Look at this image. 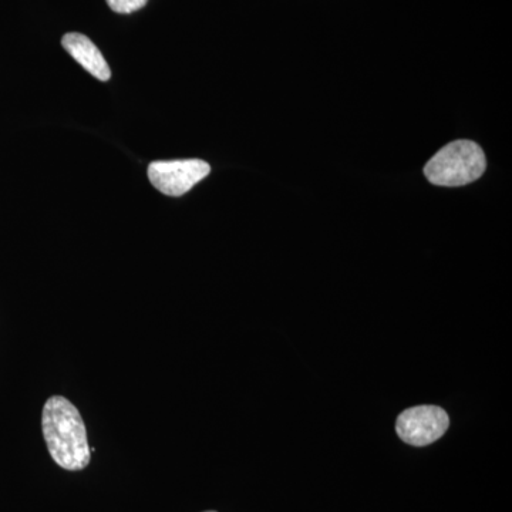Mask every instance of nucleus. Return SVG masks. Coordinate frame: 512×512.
<instances>
[{
  "mask_svg": "<svg viewBox=\"0 0 512 512\" xmlns=\"http://www.w3.org/2000/svg\"><path fill=\"white\" fill-rule=\"evenodd\" d=\"M207 512H217V511H207Z\"/></svg>",
  "mask_w": 512,
  "mask_h": 512,
  "instance_id": "7",
  "label": "nucleus"
},
{
  "mask_svg": "<svg viewBox=\"0 0 512 512\" xmlns=\"http://www.w3.org/2000/svg\"><path fill=\"white\" fill-rule=\"evenodd\" d=\"M485 167L481 147L473 141L460 140L441 148L424 167V175L439 187H461L477 181Z\"/></svg>",
  "mask_w": 512,
  "mask_h": 512,
  "instance_id": "2",
  "label": "nucleus"
},
{
  "mask_svg": "<svg viewBox=\"0 0 512 512\" xmlns=\"http://www.w3.org/2000/svg\"><path fill=\"white\" fill-rule=\"evenodd\" d=\"M62 45L66 52L76 60L84 70L99 79L107 82L111 77V70L99 47L94 45L89 37L82 33H67L63 36Z\"/></svg>",
  "mask_w": 512,
  "mask_h": 512,
  "instance_id": "5",
  "label": "nucleus"
},
{
  "mask_svg": "<svg viewBox=\"0 0 512 512\" xmlns=\"http://www.w3.org/2000/svg\"><path fill=\"white\" fill-rule=\"evenodd\" d=\"M210 164L202 160L156 161L148 167V180L170 197H181L210 175Z\"/></svg>",
  "mask_w": 512,
  "mask_h": 512,
  "instance_id": "3",
  "label": "nucleus"
},
{
  "mask_svg": "<svg viewBox=\"0 0 512 512\" xmlns=\"http://www.w3.org/2000/svg\"><path fill=\"white\" fill-rule=\"evenodd\" d=\"M42 429L47 450L57 466L69 471L89 466L87 430L79 410L62 396H53L43 407Z\"/></svg>",
  "mask_w": 512,
  "mask_h": 512,
  "instance_id": "1",
  "label": "nucleus"
},
{
  "mask_svg": "<svg viewBox=\"0 0 512 512\" xmlns=\"http://www.w3.org/2000/svg\"><path fill=\"white\" fill-rule=\"evenodd\" d=\"M448 423L447 413L440 407L417 406L400 414L396 430L404 443L423 447L443 437Z\"/></svg>",
  "mask_w": 512,
  "mask_h": 512,
  "instance_id": "4",
  "label": "nucleus"
},
{
  "mask_svg": "<svg viewBox=\"0 0 512 512\" xmlns=\"http://www.w3.org/2000/svg\"><path fill=\"white\" fill-rule=\"evenodd\" d=\"M111 10L121 15L137 12L147 5L148 0H106Z\"/></svg>",
  "mask_w": 512,
  "mask_h": 512,
  "instance_id": "6",
  "label": "nucleus"
}]
</instances>
